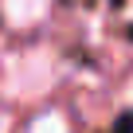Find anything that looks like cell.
<instances>
[{"instance_id": "cell-1", "label": "cell", "mask_w": 133, "mask_h": 133, "mask_svg": "<svg viewBox=\"0 0 133 133\" xmlns=\"http://www.w3.org/2000/svg\"><path fill=\"white\" fill-rule=\"evenodd\" d=\"M55 75H59V63L47 47H31V51H20L4 63V75H0V90H4L12 102H28V98H39L55 86Z\"/></svg>"}, {"instance_id": "cell-3", "label": "cell", "mask_w": 133, "mask_h": 133, "mask_svg": "<svg viewBox=\"0 0 133 133\" xmlns=\"http://www.w3.org/2000/svg\"><path fill=\"white\" fill-rule=\"evenodd\" d=\"M28 133H71V121H66V114H59V110H47V114H39L28 125Z\"/></svg>"}, {"instance_id": "cell-2", "label": "cell", "mask_w": 133, "mask_h": 133, "mask_svg": "<svg viewBox=\"0 0 133 133\" xmlns=\"http://www.w3.org/2000/svg\"><path fill=\"white\" fill-rule=\"evenodd\" d=\"M0 12L12 28H35L51 12V0H0Z\"/></svg>"}]
</instances>
